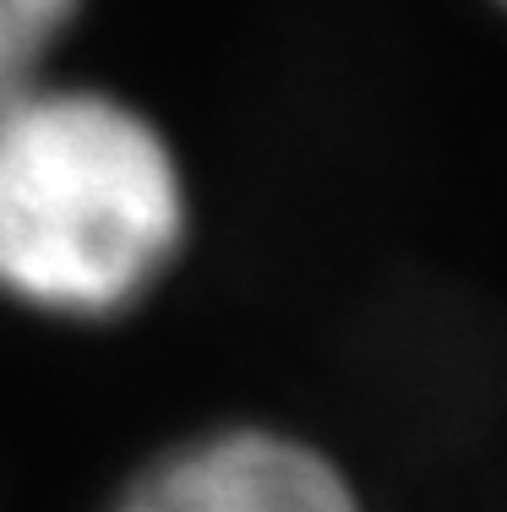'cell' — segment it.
Returning <instances> with one entry per match:
<instances>
[{"label":"cell","mask_w":507,"mask_h":512,"mask_svg":"<svg viewBox=\"0 0 507 512\" xmlns=\"http://www.w3.org/2000/svg\"><path fill=\"white\" fill-rule=\"evenodd\" d=\"M186 246V180L148 115L93 88L0 99V295L44 316L131 311Z\"/></svg>","instance_id":"obj_1"},{"label":"cell","mask_w":507,"mask_h":512,"mask_svg":"<svg viewBox=\"0 0 507 512\" xmlns=\"http://www.w3.org/2000/svg\"><path fill=\"white\" fill-rule=\"evenodd\" d=\"M110 512H360V502L328 453L229 425L164 453Z\"/></svg>","instance_id":"obj_2"},{"label":"cell","mask_w":507,"mask_h":512,"mask_svg":"<svg viewBox=\"0 0 507 512\" xmlns=\"http://www.w3.org/2000/svg\"><path fill=\"white\" fill-rule=\"evenodd\" d=\"M82 0H0V99L39 82L44 55L60 44Z\"/></svg>","instance_id":"obj_3"},{"label":"cell","mask_w":507,"mask_h":512,"mask_svg":"<svg viewBox=\"0 0 507 512\" xmlns=\"http://www.w3.org/2000/svg\"><path fill=\"white\" fill-rule=\"evenodd\" d=\"M497 6H502V11H507V0H497Z\"/></svg>","instance_id":"obj_4"}]
</instances>
